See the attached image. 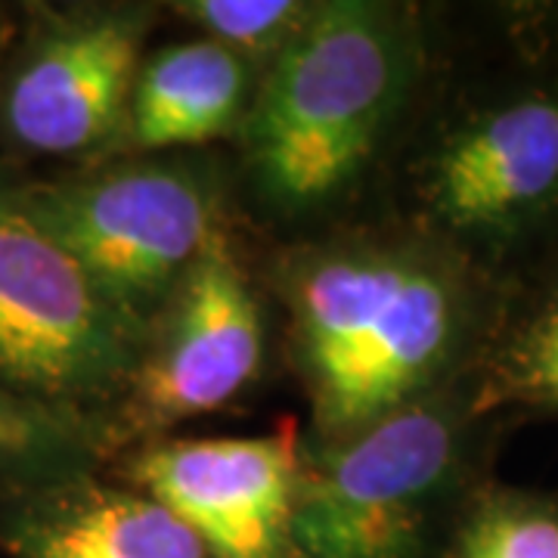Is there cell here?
Masks as SVG:
<instances>
[{
    "label": "cell",
    "instance_id": "cell-1",
    "mask_svg": "<svg viewBox=\"0 0 558 558\" xmlns=\"http://www.w3.org/2000/svg\"><path fill=\"white\" fill-rule=\"evenodd\" d=\"M502 289L418 230L307 260L292 279V329L319 428L339 438L469 381Z\"/></svg>",
    "mask_w": 558,
    "mask_h": 558
},
{
    "label": "cell",
    "instance_id": "cell-2",
    "mask_svg": "<svg viewBox=\"0 0 558 558\" xmlns=\"http://www.w3.org/2000/svg\"><path fill=\"white\" fill-rule=\"evenodd\" d=\"M502 38L497 65L440 100L410 199L418 233L506 282L558 252V7L509 16Z\"/></svg>",
    "mask_w": 558,
    "mask_h": 558
},
{
    "label": "cell",
    "instance_id": "cell-3",
    "mask_svg": "<svg viewBox=\"0 0 558 558\" xmlns=\"http://www.w3.org/2000/svg\"><path fill=\"white\" fill-rule=\"evenodd\" d=\"M432 50L416 13L311 7L242 119L260 193L292 211L339 196L413 106Z\"/></svg>",
    "mask_w": 558,
    "mask_h": 558
},
{
    "label": "cell",
    "instance_id": "cell-4",
    "mask_svg": "<svg viewBox=\"0 0 558 558\" xmlns=\"http://www.w3.org/2000/svg\"><path fill=\"white\" fill-rule=\"evenodd\" d=\"M494 418L469 407V381L339 435L299 465V558H444L478 494Z\"/></svg>",
    "mask_w": 558,
    "mask_h": 558
},
{
    "label": "cell",
    "instance_id": "cell-5",
    "mask_svg": "<svg viewBox=\"0 0 558 558\" xmlns=\"http://www.w3.org/2000/svg\"><path fill=\"white\" fill-rule=\"evenodd\" d=\"M146 332L0 183V388L53 410L131 379Z\"/></svg>",
    "mask_w": 558,
    "mask_h": 558
},
{
    "label": "cell",
    "instance_id": "cell-6",
    "mask_svg": "<svg viewBox=\"0 0 558 558\" xmlns=\"http://www.w3.org/2000/svg\"><path fill=\"white\" fill-rule=\"evenodd\" d=\"M20 193L143 332L220 236L211 183L180 165H121Z\"/></svg>",
    "mask_w": 558,
    "mask_h": 558
},
{
    "label": "cell",
    "instance_id": "cell-7",
    "mask_svg": "<svg viewBox=\"0 0 558 558\" xmlns=\"http://www.w3.org/2000/svg\"><path fill=\"white\" fill-rule=\"evenodd\" d=\"M301 450L292 428L258 438L159 440L131 475L199 539L208 558H299L292 506Z\"/></svg>",
    "mask_w": 558,
    "mask_h": 558
},
{
    "label": "cell",
    "instance_id": "cell-8",
    "mask_svg": "<svg viewBox=\"0 0 558 558\" xmlns=\"http://www.w3.org/2000/svg\"><path fill=\"white\" fill-rule=\"evenodd\" d=\"M264 326L240 260L220 233L180 279L159 336L131 373V410L146 428L178 425L236 398L258 373Z\"/></svg>",
    "mask_w": 558,
    "mask_h": 558
},
{
    "label": "cell",
    "instance_id": "cell-9",
    "mask_svg": "<svg viewBox=\"0 0 558 558\" xmlns=\"http://www.w3.org/2000/svg\"><path fill=\"white\" fill-rule=\"evenodd\" d=\"M137 16H81L44 25L3 84L0 119L10 140L44 156L100 146L128 116L140 69Z\"/></svg>",
    "mask_w": 558,
    "mask_h": 558
},
{
    "label": "cell",
    "instance_id": "cell-10",
    "mask_svg": "<svg viewBox=\"0 0 558 558\" xmlns=\"http://www.w3.org/2000/svg\"><path fill=\"white\" fill-rule=\"evenodd\" d=\"M7 558H208L159 499L81 472L22 481L0 494Z\"/></svg>",
    "mask_w": 558,
    "mask_h": 558
},
{
    "label": "cell",
    "instance_id": "cell-11",
    "mask_svg": "<svg viewBox=\"0 0 558 558\" xmlns=\"http://www.w3.org/2000/svg\"><path fill=\"white\" fill-rule=\"evenodd\" d=\"M245 109V57L211 38L186 40L140 65L124 131L134 149L193 146L236 128Z\"/></svg>",
    "mask_w": 558,
    "mask_h": 558
},
{
    "label": "cell",
    "instance_id": "cell-12",
    "mask_svg": "<svg viewBox=\"0 0 558 558\" xmlns=\"http://www.w3.org/2000/svg\"><path fill=\"white\" fill-rule=\"evenodd\" d=\"M478 418L558 416V252L506 279L490 339L469 376Z\"/></svg>",
    "mask_w": 558,
    "mask_h": 558
},
{
    "label": "cell",
    "instance_id": "cell-13",
    "mask_svg": "<svg viewBox=\"0 0 558 558\" xmlns=\"http://www.w3.org/2000/svg\"><path fill=\"white\" fill-rule=\"evenodd\" d=\"M444 558H558V490L481 487Z\"/></svg>",
    "mask_w": 558,
    "mask_h": 558
},
{
    "label": "cell",
    "instance_id": "cell-14",
    "mask_svg": "<svg viewBox=\"0 0 558 558\" xmlns=\"http://www.w3.org/2000/svg\"><path fill=\"white\" fill-rule=\"evenodd\" d=\"M78 425L62 410L0 388V478L10 484L72 472Z\"/></svg>",
    "mask_w": 558,
    "mask_h": 558
},
{
    "label": "cell",
    "instance_id": "cell-15",
    "mask_svg": "<svg viewBox=\"0 0 558 558\" xmlns=\"http://www.w3.org/2000/svg\"><path fill=\"white\" fill-rule=\"evenodd\" d=\"M180 13L223 47L245 57L248 50H274L295 35L311 7L295 0H193Z\"/></svg>",
    "mask_w": 558,
    "mask_h": 558
}]
</instances>
